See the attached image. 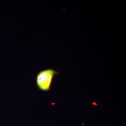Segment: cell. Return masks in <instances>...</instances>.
Listing matches in <instances>:
<instances>
[{
    "instance_id": "1",
    "label": "cell",
    "mask_w": 126,
    "mask_h": 126,
    "mask_svg": "<svg viewBox=\"0 0 126 126\" xmlns=\"http://www.w3.org/2000/svg\"><path fill=\"white\" fill-rule=\"evenodd\" d=\"M59 74L58 71L48 69L40 71L36 76L35 81L39 90L44 92H47L51 89L53 79L55 75Z\"/></svg>"
}]
</instances>
